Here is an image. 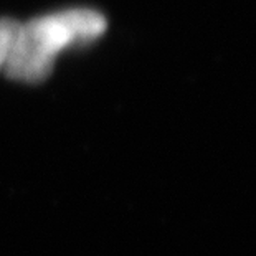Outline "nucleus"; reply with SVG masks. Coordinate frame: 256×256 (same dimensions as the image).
<instances>
[{
    "label": "nucleus",
    "instance_id": "f257e3e1",
    "mask_svg": "<svg viewBox=\"0 0 256 256\" xmlns=\"http://www.w3.org/2000/svg\"><path fill=\"white\" fill-rule=\"evenodd\" d=\"M108 28L104 15L91 8H70L18 25L4 73L20 83H42L64 50L98 40Z\"/></svg>",
    "mask_w": 256,
    "mask_h": 256
},
{
    "label": "nucleus",
    "instance_id": "f03ea898",
    "mask_svg": "<svg viewBox=\"0 0 256 256\" xmlns=\"http://www.w3.org/2000/svg\"><path fill=\"white\" fill-rule=\"evenodd\" d=\"M18 22L12 18H0V72H4L12 53L15 36L18 32Z\"/></svg>",
    "mask_w": 256,
    "mask_h": 256
}]
</instances>
